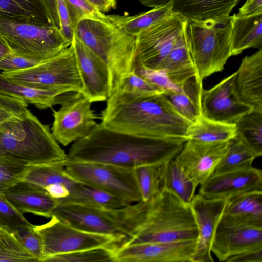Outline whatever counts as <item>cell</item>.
Instances as JSON below:
<instances>
[{"mask_svg":"<svg viewBox=\"0 0 262 262\" xmlns=\"http://www.w3.org/2000/svg\"><path fill=\"white\" fill-rule=\"evenodd\" d=\"M236 135L235 124L220 122L202 115L189 126L187 139L205 142H228Z\"/></svg>","mask_w":262,"mask_h":262,"instance_id":"cell-33","label":"cell"},{"mask_svg":"<svg viewBox=\"0 0 262 262\" xmlns=\"http://www.w3.org/2000/svg\"><path fill=\"white\" fill-rule=\"evenodd\" d=\"M98 11L102 13L115 9L117 6V0H86Z\"/></svg>","mask_w":262,"mask_h":262,"instance_id":"cell-52","label":"cell"},{"mask_svg":"<svg viewBox=\"0 0 262 262\" xmlns=\"http://www.w3.org/2000/svg\"><path fill=\"white\" fill-rule=\"evenodd\" d=\"M0 41L14 54L44 60L70 44L60 29L10 21L0 17Z\"/></svg>","mask_w":262,"mask_h":262,"instance_id":"cell-9","label":"cell"},{"mask_svg":"<svg viewBox=\"0 0 262 262\" xmlns=\"http://www.w3.org/2000/svg\"><path fill=\"white\" fill-rule=\"evenodd\" d=\"M0 17L16 22L60 29L48 0H0Z\"/></svg>","mask_w":262,"mask_h":262,"instance_id":"cell-24","label":"cell"},{"mask_svg":"<svg viewBox=\"0 0 262 262\" xmlns=\"http://www.w3.org/2000/svg\"><path fill=\"white\" fill-rule=\"evenodd\" d=\"M21 181L43 189L50 185L62 183L67 185L70 190L78 182L67 173L64 165L61 164L30 165Z\"/></svg>","mask_w":262,"mask_h":262,"instance_id":"cell-35","label":"cell"},{"mask_svg":"<svg viewBox=\"0 0 262 262\" xmlns=\"http://www.w3.org/2000/svg\"><path fill=\"white\" fill-rule=\"evenodd\" d=\"M203 89L194 79H191L180 90L166 92L163 95L178 113L193 123L202 115L200 97Z\"/></svg>","mask_w":262,"mask_h":262,"instance_id":"cell-32","label":"cell"},{"mask_svg":"<svg viewBox=\"0 0 262 262\" xmlns=\"http://www.w3.org/2000/svg\"><path fill=\"white\" fill-rule=\"evenodd\" d=\"M236 72L209 89H203L200 97L202 115L222 122L235 124L251 109L244 104L234 91Z\"/></svg>","mask_w":262,"mask_h":262,"instance_id":"cell-17","label":"cell"},{"mask_svg":"<svg viewBox=\"0 0 262 262\" xmlns=\"http://www.w3.org/2000/svg\"><path fill=\"white\" fill-rule=\"evenodd\" d=\"M50 196L57 200L67 197L70 194V188L62 183L48 185L43 188Z\"/></svg>","mask_w":262,"mask_h":262,"instance_id":"cell-51","label":"cell"},{"mask_svg":"<svg viewBox=\"0 0 262 262\" xmlns=\"http://www.w3.org/2000/svg\"><path fill=\"white\" fill-rule=\"evenodd\" d=\"M37 259L19 243L12 232L0 227V262H34Z\"/></svg>","mask_w":262,"mask_h":262,"instance_id":"cell-38","label":"cell"},{"mask_svg":"<svg viewBox=\"0 0 262 262\" xmlns=\"http://www.w3.org/2000/svg\"><path fill=\"white\" fill-rule=\"evenodd\" d=\"M30 165L0 158V193L4 194L11 186L22 180Z\"/></svg>","mask_w":262,"mask_h":262,"instance_id":"cell-41","label":"cell"},{"mask_svg":"<svg viewBox=\"0 0 262 262\" xmlns=\"http://www.w3.org/2000/svg\"><path fill=\"white\" fill-rule=\"evenodd\" d=\"M58 204L75 203L99 207L116 208L129 202L100 189L77 182L67 197L57 200Z\"/></svg>","mask_w":262,"mask_h":262,"instance_id":"cell-31","label":"cell"},{"mask_svg":"<svg viewBox=\"0 0 262 262\" xmlns=\"http://www.w3.org/2000/svg\"><path fill=\"white\" fill-rule=\"evenodd\" d=\"M161 190L171 193L181 201L189 204L195 195L198 185L183 171L174 159L161 165Z\"/></svg>","mask_w":262,"mask_h":262,"instance_id":"cell-30","label":"cell"},{"mask_svg":"<svg viewBox=\"0 0 262 262\" xmlns=\"http://www.w3.org/2000/svg\"><path fill=\"white\" fill-rule=\"evenodd\" d=\"M226 262H262V248L234 255L228 259Z\"/></svg>","mask_w":262,"mask_h":262,"instance_id":"cell-49","label":"cell"},{"mask_svg":"<svg viewBox=\"0 0 262 262\" xmlns=\"http://www.w3.org/2000/svg\"><path fill=\"white\" fill-rule=\"evenodd\" d=\"M133 70L158 88L163 94L181 89L170 81L162 69L147 68L134 61Z\"/></svg>","mask_w":262,"mask_h":262,"instance_id":"cell-42","label":"cell"},{"mask_svg":"<svg viewBox=\"0 0 262 262\" xmlns=\"http://www.w3.org/2000/svg\"><path fill=\"white\" fill-rule=\"evenodd\" d=\"M10 53L9 49L0 41V61Z\"/></svg>","mask_w":262,"mask_h":262,"instance_id":"cell-53","label":"cell"},{"mask_svg":"<svg viewBox=\"0 0 262 262\" xmlns=\"http://www.w3.org/2000/svg\"><path fill=\"white\" fill-rule=\"evenodd\" d=\"M232 16L203 21H187L186 36L195 70L194 80L203 87L204 79L222 71L231 54Z\"/></svg>","mask_w":262,"mask_h":262,"instance_id":"cell-7","label":"cell"},{"mask_svg":"<svg viewBox=\"0 0 262 262\" xmlns=\"http://www.w3.org/2000/svg\"><path fill=\"white\" fill-rule=\"evenodd\" d=\"M100 118L102 125L115 130L184 141L192 123L178 113L163 94L135 98L115 91L107 99Z\"/></svg>","mask_w":262,"mask_h":262,"instance_id":"cell-2","label":"cell"},{"mask_svg":"<svg viewBox=\"0 0 262 262\" xmlns=\"http://www.w3.org/2000/svg\"><path fill=\"white\" fill-rule=\"evenodd\" d=\"M4 195L13 207L23 214L30 213L51 218L58 204V201L50 196L44 189L24 181L11 186Z\"/></svg>","mask_w":262,"mask_h":262,"instance_id":"cell-23","label":"cell"},{"mask_svg":"<svg viewBox=\"0 0 262 262\" xmlns=\"http://www.w3.org/2000/svg\"><path fill=\"white\" fill-rule=\"evenodd\" d=\"M171 0H139L144 6L155 7ZM172 12L188 21H203L230 16L240 0H172Z\"/></svg>","mask_w":262,"mask_h":262,"instance_id":"cell-22","label":"cell"},{"mask_svg":"<svg viewBox=\"0 0 262 262\" xmlns=\"http://www.w3.org/2000/svg\"><path fill=\"white\" fill-rule=\"evenodd\" d=\"M262 14V0H247L237 16L244 17Z\"/></svg>","mask_w":262,"mask_h":262,"instance_id":"cell-50","label":"cell"},{"mask_svg":"<svg viewBox=\"0 0 262 262\" xmlns=\"http://www.w3.org/2000/svg\"><path fill=\"white\" fill-rule=\"evenodd\" d=\"M228 199H210L195 194L190 206L197 228L193 262H212V241Z\"/></svg>","mask_w":262,"mask_h":262,"instance_id":"cell-18","label":"cell"},{"mask_svg":"<svg viewBox=\"0 0 262 262\" xmlns=\"http://www.w3.org/2000/svg\"><path fill=\"white\" fill-rule=\"evenodd\" d=\"M262 248V227L219 224L211 250L220 261L253 249Z\"/></svg>","mask_w":262,"mask_h":262,"instance_id":"cell-20","label":"cell"},{"mask_svg":"<svg viewBox=\"0 0 262 262\" xmlns=\"http://www.w3.org/2000/svg\"><path fill=\"white\" fill-rule=\"evenodd\" d=\"M42 61L10 53L0 61V70L10 72L24 70L34 67Z\"/></svg>","mask_w":262,"mask_h":262,"instance_id":"cell-47","label":"cell"},{"mask_svg":"<svg viewBox=\"0 0 262 262\" xmlns=\"http://www.w3.org/2000/svg\"><path fill=\"white\" fill-rule=\"evenodd\" d=\"M0 93L20 99L39 109L51 108L59 104L63 94L34 88L9 81L0 73Z\"/></svg>","mask_w":262,"mask_h":262,"instance_id":"cell-29","label":"cell"},{"mask_svg":"<svg viewBox=\"0 0 262 262\" xmlns=\"http://www.w3.org/2000/svg\"><path fill=\"white\" fill-rule=\"evenodd\" d=\"M115 91L135 98L163 94L158 88L133 70L122 79Z\"/></svg>","mask_w":262,"mask_h":262,"instance_id":"cell-40","label":"cell"},{"mask_svg":"<svg viewBox=\"0 0 262 262\" xmlns=\"http://www.w3.org/2000/svg\"><path fill=\"white\" fill-rule=\"evenodd\" d=\"M234 91L244 104L262 112V48L242 59L236 71Z\"/></svg>","mask_w":262,"mask_h":262,"instance_id":"cell-21","label":"cell"},{"mask_svg":"<svg viewBox=\"0 0 262 262\" xmlns=\"http://www.w3.org/2000/svg\"><path fill=\"white\" fill-rule=\"evenodd\" d=\"M116 246H102L51 256L43 262H114Z\"/></svg>","mask_w":262,"mask_h":262,"instance_id":"cell-37","label":"cell"},{"mask_svg":"<svg viewBox=\"0 0 262 262\" xmlns=\"http://www.w3.org/2000/svg\"><path fill=\"white\" fill-rule=\"evenodd\" d=\"M185 142L135 136L97 123L87 136L73 143L64 165L87 162L130 169L162 165L175 158Z\"/></svg>","mask_w":262,"mask_h":262,"instance_id":"cell-1","label":"cell"},{"mask_svg":"<svg viewBox=\"0 0 262 262\" xmlns=\"http://www.w3.org/2000/svg\"><path fill=\"white\" fill-rule=\"evenodd\" d=\"M256 158L250 150L235 137L229 141L227 150L216 167L213 173L251 166Z\"/></svg>","mask_w":262,"mask_h":262,"instance_id":"cell-36","label":"cell"},{"mask_svg":"<svg viewBox=\"0 0 262 262\" xmlns=\"http://www.w3.org/2000/svg\"><path fill=\"white\" fill-rule=\"evenodd\" d=\"M161 165H145L134 169L141 201H147L161 190Z\"/></svg>","mask_w":262,"mask_h":262,"instance_id":"cell-39","label":"cell"},{"mask_svg":"<svg viewBox=\"0 0 262 262\" xmlns=\"http://www.w3.org/2000/svg\"><path fill=\"white\" fill-rule=\"evenodd\" d=\"M72 22L75 27L77 23L85 18L104 19L106 15L98 11L86 0H64Z\"/></svg>","mask_w":262,"mask_h":262,"instance_id":"cell-45","label":"cell"},{"mask_svg":"<svg viewBox=\"0 0 262 262\" xmlns=\"http://www.w3.org/2000/svg\"><path fill=\"white\" fill-rule=\"evenodd\" d=\"M67 173L76 181L100 189L128 202L141 201L134 169L87 162L64 165Z\"/></svg>","mask_w":262,"mask_h":262,"instance_id":"cell-11","label":"cell"},{"mask_svg":"<svg viewBox=\"0 0 262 262\" xmlns=\"http://www.w3.org/2000/svg\"><path fill=\"white\" fill-rule=\"evenodd\" d=\"M148 202L144 223L122 246L196 239V225L190 204L184 203L164 189Z\"/></svg>","mask_w":262,"mask_h":262,"instance_id":"cell-6","label":"cell"},{"mask_svg":"<svg viewBox=\"0 0 262 262\" xmlns=\"http://www.w3.org/2000/svg\"><path fill=\"white\" fill-rule=\"evenodd\" d=\"M187 20L173 13L136 37L135 61L160 69L166 56L185 33Z\"/></svg>","mask_w":262,"mask_h":262,"instance_id":"cell-12","label":"cell"},{"mask_svg":"<svg viewBox=\"0 0 262 262\" xmlns=\"http://www.w3.org/2000/svg\"><path fill=\"white\" fill-rule=\"evenodd\" d=\"M83 85L82 94L92 103L106 101L111 93L107 64L74 34L71 43Z\"/></svg>","mask_w":262,"mask_h":262,"instance_id":"cell-16","label":"cell"},{"mask_svg":"<svg viewBox=\"0 0 262 262\" xmlns=\"http://www.w3.org/2000/svg\"><path fill=\"white\" fill-rule=\"evenodd\" d=\"M160 69L164 70L170 81L179 88L195 77L185 33L162 62Z\"/></svg>","mask_w":262,"mask_h":262,"instance_id":"cell-27","label":"cell"},{"mask_svg":"<svg viewBox=\"0 0 262 262\" xmlns=\"http://www.w3.org/2000/svg\"><path fill=\"white\" fill-rule=\"evenodd\" d=\"M236 138L257 158L262 155V112L251 110L235 124Z\"/></svg>","mask_w":262,"mask_h":262,"instance_id":"cell-34","label":"cell"},{"mask_svg":"<svg viewBox=\"0 0 262 262\" xmlns=\"http://www.w3.org/2000/svg\"><path fill=\"white\" fill-rule=\"evenodd\" d=\"M30 223L9 202L4 194L0 193V227L12 232L17 228Z\"/></svg>","mask_w":262,"mask_h":262,"instance_id":"cell-44","label":"cell"},{"mask_svg":"<svg viewBox=\"0 0 262 262\" xmlns=\"http://www.w3.org/2000/svg\"><path fill=\"white\" fill-rule=\"evenodd\" d=\"M0 158L27 165H63L67 154L49 126L27 109L0 123Z\"/></svg>","mask_w":262,"mask_h":262,"instance_id":"cell-3","label":"cell"},{"mask_svg":"<svg viewBox=\"0 0 262 262\" xmlns=\"http://www.w3.org/2000/svg\"><path fill=\"white\" fill-rule=\"evenodd\" d=\"M63 94L60 107L53 110L51 133L61 145L66 146L87 136L97 124V115L90 100L80 92Z\"/></svg>","mask_w":262,"mask_h":262,"instance_id":"cell-13","label":"cell"},{"mask_svg":"<svg viewBox=\"0 0 262 262\" xmlns=\"http://www.w3.org/2000/svg\"><path fill=\"white\" fill-rule=\"evenodd\" d=\"M262 46V14L241 17L232 16L231 54H240L250 48Z\"/></svg>","mask_w":262,"mask_h":262,"instance_id":"cell-26","label":"cell"},{"mask_svg":"<svg viewBox=\"0 0 262 262\" xmlns=\"http://www.w3.org/2000/svg\"><path fill=\"white\" fill-rule=\"evenodd\" d=\"M74 35L107 64L111 95L133 70L136 37L122 32L107 17L81 19L74 28Z\"/></svg>","mask_w":262,"mask_h":262,"instance_id":"cell-5","label":"cell"},{"mask_svg":"<svg viewBox=\"0 0 262 262\" xmlns=\"http://www.w3.org/2000/svg\"><path fill=\"white\" fill-rule=\"evenodd\" d=\"M1 73L11 82L36 89L61 94L83 92V83L71 45L34 67Z\"/></svg>","mask_w":262,"mask_h":262,"instance_id":"cell-8","label":"cell"},{"mask_svg":"<svg viewBox=\"0 0 262 262\" xmlns=\"http://www.w3.org/2000/svg\"><path fill=\"white\" fill-rule=\"evenodd\" d=\"M12 233L24 247L37 259L38 261H41L42 242L34 225L30 223L20 226L12 232Z\"/></svg>","mask_w":262,"mask_h":262,"instance_id":"cell-43","label":"cell"},{"mask_svg":"<svg viewBox=\"0 0 262 262\" xmlns=\"http://www.w3.org/2000/svg\"><path fill=\"white\" fill-rule=\"evenodd\" d=\"M148 205V201L116 208L58 204L52 215L80 229L113 236L120 242L121 246L139 230L145 221Z\"/></svg>","mask_w":262,"mask_h":262,"instance_id":"cell-4","label":"cell"},{"mask_svg":"<svg viewBox=\"0 0 262 262\" xmlns=\"http://www.w3.org/2000/svg\"><path fill=\"white\" fill-rule=\"evenodd\" d=\"M255 191H262V172L251 166L212 174L200 185L198 194L210 199H229Z\"/></svg>","mask_w":262,"mask_h":262,"instance_id":"cell-19","label":"cell"},{"mask_svg":"<svg viewBox=\"0 0 262 262\" xmlns=\"http://www.w3.org/2000/svg\"><path fill=\"white\" fill-rule=\"evenodd\" d=\"M27 107L25 101L0 93V123L20 115Z\"/></svg>","mask_w":262,"mask_h":262,"instance_id":"cell-46","label":"cell"},{"mask_svg":"<svg viewBox=\"0 0 262 262\" xmlns=\"http://www.w3.org/2000/svg\"><path fill=\"white\" fill-rule=\"evenodd\" d=\"M56 2L60 30L66 40L71 44L74 34L75 26L64 0H56Z\"/></svg>","mask_w":262,"mask_h":262,"instance_id":"cell-48","label":"cell"},{"mask_svg":"<svg viewBox=\"0 0 262 262\" xmlns=\"http://www.w3.org/2000/svg\"><path fill=\"white\" fill-rule=\"evenodd\" d=\"M262 227V191H251L228 199L220 223Z\"/></svg>","mask_w":262,"mask_h":262,"instance_id":"cell-25","label":"cell"},{"mask_svg":"<svg viewBox=\"0 0 262 262\" xmlns=\"http://www.w3.org/2000/svg\"><path fill=\"white\" fill-rule=\"evenodd\" d=\"M172 0L165 5L133 16L109 15V20L124 33L136 37L141 32L162 21L172 12Z\"/></svg>","mask_w":262,"mask_h":262,"instance_id":"cell-28","label":"cell"},{"mask_svg":"<svg viewBox=\"0 0 262 262\" xmlns=\"http://www.w3.org/2000/svg\"><path fill=\"white\" fill-rule=\"evenodd\" d=\"M229 141L187 139L174 159L192 181L201 185L213 173L227 150Z\"/></svg>","mask_w":262,"mask_h":262,"instance_id":"cell-15","label":"cell"},{"mask_svg":"<svg viewBox=\"0 0 262 262\" xmlns=\"http://www.w3.org/2000/svg\"><path fill=\"white\" fill-rule=\"evenodd\" d=\"M34 227L42 242L41 262L55 255L102 246H120V242L113 236L80 229L53 215L48 222Z\"/></svg>","mask_w":262,"mask_h":262,"instance_id":"cell-10","label":"cell"},{"mask_svg":"<svg viewBox=\"0 0 262 262\" xmlns=\"http://www.w3.org/2000/svg\"><path fill=\"white\" fill-rule=\"evenodd\" d=\"M195 248L196 239L121 246L114 262H193Z\"/></svg>","mask_w":262,"mask_h":262,"instance_id":"cell-14","label":"cell"}]
</instances>
